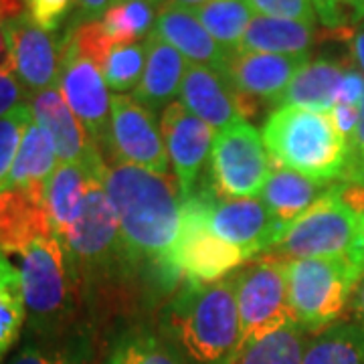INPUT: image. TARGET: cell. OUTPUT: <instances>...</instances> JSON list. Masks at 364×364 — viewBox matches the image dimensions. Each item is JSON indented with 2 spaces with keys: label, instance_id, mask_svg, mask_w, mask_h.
<instances>
[{
  "label": "cell",
  "instance_id": "cell-52",
  "mask_svg": "<svg viewBox=\"0 0 364 364\" xmlns=\"http://www.w3.org/2000/svg\"><path fill=\"white\" fill-rule=\"evenodd\" d=\"M105 364H126L124 363V356H122V350L117 348V344L114 346V348H112V354L107 356Z\"/></svg>",
  "mask_w": 364,
  "mask_h": 364
},
{
  "label": "cell",
  "instance_id": "cell-27",
  "mask_svg": "<svg viewBox=\"0 0 364 364\" xmlns=\"http://www.w3.org/2000/svg\"><path fill=\"white\" fill-rule=\"evenodd\" d=\"M301 364H364V326L334 322L306 346Z\"/></svg>",
  "mask_w": 364,
  "mask_h": 364
},
{
  "label": "cell",
  "instance_id": "cell-13",
  "mask_svg": "<svg viewBox=\"0 0 364 364\" xmlns=\"http://www.w3.org/2000/svg\"><path fill=\"white\" fill-rule=\"evenodd\" d=\"M57 90L71 107L81 126L90 134L100 152H107L109 142V117H112V95L105 83L102 69L93 61L81 57L65 39L61 53V71Z\"/></svg>",
  "mask_w": 364,
  "mask_h": 364
},
{
  "label": "cell",
  "instance_id": "cell-6",
  "mask_svg": "<svg viewBox=\"0 0 364 364\" xmlns=\"http://www.w3.org/2000/svg\"><path fill=\"white\" fill-rule=\"evenodd\" d=\"M363 277L350 255L289 261L287 284L296 322L310 334L334 324Z\"/></svg>",
  "mask_w": 364,
  "mask_h": 364
},
{
  "label": "cell",
  "instance_id": "cell-4",
  "mask_svg": "<svg viewBox=\"0 0 364 364\" xmlns=\"http://www.w3.org/2000/svg\"><path fill=\"white\" fill-rule=\"evenodd\" d=\"M28 338H61L73 332L79 287L57 237L39 239L21 253Z\"/></svg>",
  "mask_w": 364,
  "mask_h": 364
},
{
  "label": "cell",
  "instance_id": "cell-38",
  "mask_svg": "<svg viewBox=\"0 0 364 364\" xmlns=\"http://www.w3.org/2000/svg\"><path fill=\"white\" fill-rule=\"evenodd\" d=\"M28 16L45 31L55 33L65 23L77 0H25Z\"/></svg>",
  "mask_w": 364,
  "mask_h": 364
},
{
  "label": "cell",
  "instance_id": "cell-1",
  "mask_svg": "<svg viewBox=\"0 0 364 364\" xmlns=\"http://www.w3.org/2000/svg\"><path fill=\"white\" fill-rule=\"evenodd\" d=\"M104 188L119 223V235L130 265H144L164 282L176 284L181 273L174 249L181 233V193L164 176L112 162Z\"/></svg>",
  "mask_w": 364,
  "mask_h": 364
},
{
  "label": "cell",
  "instance_id": "cell-23",
  "mask_svg": "<svg viewBox=\"0 0 364 364\" xmlns=\"http://www.w3.org/2000/svg\"><path fill=\"white\" fill-rule=\"evenodd\" d=\"M95 176L77 164H57L51 178L45 184V207L53 235L63 241L69 229L83 213L87 191Z\"/></svg>",
  "mask_w": 364,
  "mask_h": 364
},
{
  "label": "cell",
  "instance_id": "cell-7",
  "mask_svg": "<svg viewBox=\"0 0 364 364\" xmlns=\"http://www.w3.org/2000/svg\"><path fill=\"white\" fill-rule=\"evenodd\" d=\"M287 263L289 261L273 253L249 261L235 273L241 350L296 322L289 304Z\"/></svg>",
  "mask_w": 364,
  "mask_h": 364
},
{
  "label": "cell",
  "instance_id": "cell-9",
  "mask_svg": "<svg viewBox=\"0 0 364 364\" xmlns=\"http://www.w3.org/2000/svg\"><path fill=\"white\" fill-rule=\"evenodd\" d=\"M358 229L360 219L342 200L340 182H336L324 198L287 229L273 253L287 261L350 255Z\"/></svg>",
  "mask_w": 364,
  "mask_h": 364
},
{
  "label": "cell",
  "instance_id": "cell-5",
  "mask_svg": "<svg viewBox=\"0 0 364 364\" xmlns=\"http://www.w3.org/2000/svg\"><path fill=\"white\" fill-rule=\"evenodd\" d=\"M61 243L75 273L79 294L83 287L104 286L105 279L132 267L122 243L116 210L100 178L91 181L83 213Z\"/></svg>",
  "mask_w": 364,
  "mask_h": 364
},
{
  "label": "cell",
  "instance_id": "cell-53",
  "mask_svg": "<svg viewBox=\"0 0 364 364\" xmlns=\"http://www.w3.org/2000/svg\"><path fill=\"white\" fill-rule=\"evenodd\" d=\"M360 26H363V31H364V21H363V23H360Z\"/></svg>",
  "mask_w": 364,
  "mask_h": 364
},
{
  "label": "cell",
  "instance_id": "cell-46",
  "mask_svg": "<svg viewBox=\"0 0 364 364\" xmlns=\"http://www.w3.org/2000/svg\"><path fill=\"white\" fill-rule=\"evenodd\" d=\"M26 14L25 0H0V23L9 25Z\"/></svg>",
  "mask_w": 364,
  "mask_h": 364
},
{
  "label": "cell",
  "instance_id": "cell-29",
  "mask_svg": "<svg viewBox=\"0 0 364 364\" xmlns=\"http://www.w3.org/2000/svg\"><path fill=\"white\" fill-rule=\"evenodd\" d=\"M156 16L154 0H116L102 16V25L116 45H134L152 33Z\"/></svg>",
  "mask_w": 364,
  "mask_h": 364
},
{
  "label": "cell",
  "instance_id": "cell-35",
  "mask_svg": "<svg viewBox=\"0 0 364 364\" xmlns=\"http://www.w3.org/2000/svg\"><path fill=\"white\" fill-rule=\"evenodd\" d=\"M33 119H35L33 109L25 102L11 109L6 116L0 117V191L4 188V182L11 174L23 136L26 128L33 124Z\"/></svg>",
  "mask_w": 364,
  "mask_h": 364
},
{
  "label": "cell",
  "instance_id": "cell-28",
  "mask_svg": "<svg viewBox=\"0 0 364 364\" xmlns=\"http://www.w3.org/2000/svg\"><path fill=\"white\" fill-rule=\"evenodd\" d=\"M195 14L208 35L229 53L239 51V45L253 21V9L247 0H208L196 9Z\"/></svg>",
  "mask_w": 364,
  "mask_h": 364
},
{
  "label": "cell",
  "instance_id": "cell-42",
  "mask_svg": "<svg viewBox=\"0 0 364 364\" xmlns=\"http://www.w3.org/2000/svg\"><path fill=\"white\" fill-rule=\"evenodd\" d=\"M25 91L14 75H0V117L23 104Z\"/></svg>",
  "mask_w": 364,
  "mask_h": 364
},
{
  "label": "cell",
  "instance_id": "cell-24",
  "mask_svg": "<svg viewBox=\"0 0 364 364\" xmlns=\"http://www.w3.org/2000/svg\"><path fill=\"white\" fill-rule=\"evenodd\" d=\"M316 41L314 26L255 14L237 53L310 55Z\"/></svg>",
  "mask_w": 364,
  "mask_h": 364
},
{
  "label": "cell",
  "instance_id": "cell-17",
  "mask_svg": "<svg viewBox=\"0 0 364 364\" xmlns=\"http://www.w3.org/2000/svg\"><path fill=\"white\" fill-rule=\"evenodd\" d=\"M310 55H273V53H233L223 77L239 93L269 105H279L287 85L304 67Z\"/></svg>",
  "mask_w": 364,
  "mask_h": 364
},
{
  "label": "cell",
  "instance_id": "cell-11",
  "mask_svg": "<svg viewBox=\"0 0 364 364\" xmlns=\"http://www.w3.org/2000/svg\"><path fill=\"white\" fill-rule=\"evenodd\" d=\"M195 193L205 198L208 229L249 257L275 249L286 237V227L261 198H219L207 184L195 188Z\"/></svg>",
  "mask_w": 364,
  "mask_h": 364
},
{
  "label": "cell",
  "instance_id": "cell-34",
  "mask_svg": "<svg viewBox=\"0 0 364 364\" xmlns=\"http://www.w3.org/2000/svg\"><path fill=\"white\" fill-rule=\"evenodd\" d=\"M117 348L122 350L126 364H184L181 354L168 340L160 338L152 332L132 334L119 340Z\"/></svg>",
  "mask_w": 364,
  "mask_h": 364
},
{
  "label": "cell",
  "instance_id": "cell-22",
  "mask_svg": "<svg viewBox=\"0 0 364 364\" xmlns=\"http://www.w3.org/2000/svg\"><path fill=\"white\" fill-rule=\"evenodd\" d=\"M336 182L308 178L287 168H273L261 191V200L269 207L275 219L287 229L304 217L310 208L324 198Z\"/></svg>",
  "mask_w": 364,
  "mask_h": 364
},
{
  "label": "cell",
  "instance_id": "cell-10",
  "mask_svg": "<svg viewBox=\"0 0 364 364\" xmlns=\"http://www.w3.org/2000/svg\"><path fill=\"white\" fill-rule=\"evenodd\" d=\"M251 259L245 251L219 239L205 221V198L193 193L182 200L181 233L174 249L176 269L191 284H215Z\"/></svg>",
  "mask_w": 364,
  "mask_h": 364
},
{
  "label": "cell",
  "instance_id": "cell-15",
  "mask_svg": "<svg viewBox=\"0 0 364 364\" xmlns=\"http://www.w3.org/2000/svg\"><path fill=\"white\" fill-rule=\"evenodd\" d=\"M160 130L170 164L174 168L178 193L184 200L195 193L203 168L210 158L217 130H213L200 117L193 116L181 102H172L164 107Z\"/></svg>",
  "mask_w": 364,
  "mask_h": 364
},
{
  "label": "cell",
  "instance_id": "cell-33",
  "mask_svg": "<svg viewBox=\"0 0 364 364\" xmlns=\"http://www.w3.org/2000/svg\"><path fill=\"white\" fill-rule=\"evenodd\" d=\"M146 67V45L134 43V45H116L105 65L102 67L105 83L112 91L124 93L134 91L138 87Z\"/></svg>",
  "mask_w": 364,
  "mask_h": 364
},
{
  "label": "cell",
  "instance_id": "cell-25",
  "mask_svg": "<svg viewBox=\"0 0 364 364\" xmlns=\"http://www.w3.org/2000/svg\"><path fill=\"white\" fill-rule=\"evenodd\" d=\"M346 67L334 59H316L299 71L287 85L279 105H298L330 112L336 105L340 83Z\"/></svg>",
  "mask_w": 364,
  "mask_h": 364
},
{
  "label": "cell",
  "instance_id": "cell-32",
  "mask_svg": "<svg viewBox=\"0 0 364 364\" xmlns=\"http://www.w3.org/2000/svg\"><path fill=\"white\" fill-rule=\"evenodd\" d=\"M91 346L83 334L61 338H28L9 364H90Z\"/></svg>",
  "mask_w": 364,
  "mask_h": 364
},
{
  "label": "cell",
  "instance_id": "cell-18",
  "mask_svg": "<svg viewBox=\"0 0 364 364\" xmlns=\"http://www.w3.org/2000/svg\"><path fill=\"white\" fill-rule=\"evenodd\" d=\"M55 237L45 207V184L0 191V251L23 253L39 239Z\"/></svg>",
  "mask_w": 364,
  "mask_h": 364
},
{
  "label": "cell",
  "instance_id": "cell-50",
  "mask_svg": "<svg viewBox=\"0 0 364 364\" xmlns=\"http://www.w3.org/2000/svg\"><path fill=\"white\" fill-rule=\"evenodd\" d=\"M208 0H158V11L160 9H186V11H196Z\"/></svg>",
  "mask_w": 364,
  "mask_h": 364
},
{
  "label": "cell",
  "instance_id": "cell-44",
  "mask_svg": "<svg viewBox=\"0 0 364 364\" xmlns=\"http://www.w3.org/2000/svg\"><path fill=\"white\" fill-rule=\"evenodd\" d=\"M116 0H77L75 9L77 13L71 23H90V21H102L105 11L114 4ZM158 6V0H154Z\"/></svg>",
  "mask_w": 364,
  "mask_h": 364
},
{
  "label": "cell",
  "instance_id": "cell-31",
  "mask_svg": "<svg viewBox=\"0 0 364 364\" xmlns=\"http://www.w3.org/2000/svg\"><path fill=\"white\" fill-rule=\"evenodd\" d=\"M308 334L298 322L243 348L235 364H301Z\"/></svg>",
  "mask_w": 364,
  "mask_h": 364
},
{
  "label": "cell",
  "instance_id": "cell-30",
  "mask_svg": "<svg viewBox=\"0 0 364 364\" xmlns=\"http://www.w3.org/2000/svg\"><path fill=\"white\" fill-rule=\"evenodd\" d=\"M26 322L21 272L0 251V363L14 346Z\"/></svg>",
  "mask_w": 364,
  "mask_h": 364
},
{
  "label": "cell",
  "instance_id": "cell-21",
  "mask_svg": "<svg viewBox=\"0 0 364 364\" xmlns=\"http://www.w3.org/2000/svg\"><path fill=\"white\" fill-rule=\"evenodd\" d=\"M146 67L144 75L132 97L152 112H160L181 93L182 79L188 69V61L166 41L150 33L146 39Z\"/></svg>",
  "mask_w": 364,
  "mask_h": 364
},
{
  "label": "cell",
  "instance_id": "cell-49",
  "mask_svg": "<svg viewBox=\"0 0 364 364\" xmlns=\"http://www.w3.org/2000/svg\"><path fill=\"white\" fill-rule=\"evenodd\" d=\"M350 55L354 67L364 75V31H358L350 43Z\"/></svg>",
  "mask_w": 364,
  "mask_h": 364
},
{
  "label": "cell",
  "instance_id": "cell-40",
  "mask_svg": "<svg viewBox=\"0 0 364 364\" xmlns=\"http://www.w3.org/2000/svg\"><path fill=\"white\" fill-rule=\"evenodd\" d=\"M336 104H350L360 105L364 104V75L356 67H346L344 77L340 83L338 97Z\"/></svg>",
  "mask_w": 364,
  "mask_h": 364
},
{
  "label": "cell",
  "instance_id": "cell-45",
  "mask_svg": "<svg viewBox=\"0 0 364 364\" xmlns=\"http://www.w3.org/2000/svg\"><path fill=\"white\" fill-rule=\"evenodd\" d=\"M0 75H14L13 43L4 23H0Z\"/></svg>",
  "mask_w": 364,
  "mask_h": 364
},
{
  "label": "cell",
  "instance_id": "cell-43",
  "mask_svg": "<svg viewBox=\"0 0 364 364\" xmlns=\"http://www.w3.org/2000/svg\"><path fill=\"white\" fill-rule=\"evenodd\" d=\"M310 2L320 23L328 28H342L348 23L338 0H310Z\"/></svg>",
  "mask_w": 364,
  "mask_h": 364
},
{
  "label": "cell",
  "instance_id": "cell-3",
  "mask_svg": "<svg viewBox=\"0 0 364 364\" xmlns=\"http://www.w3.org/2000/svg\"><path fill=\"white\" fill-rule=\"evenodd\" d=\"M261 138L277 168L324 182H342L348 172L350 146L336 130L330 112L282 105L265 119Z\"/></svg>",
  "mask_w": 364,
  "mask_h": 364
},
{
  "label": "cell",
  "instance_id": "cell-26",
  "mask_svg": "<svg viewBox=\"0 0 364 364\" xmlns=\"http://www.w3.org/2000/svg\"><path fill=\"white\" fill-rule=\"evenodd\" d=\"M57 164H59V160L55 154L53 142L39 124L33 119V124L26 128L25 136H23V142L16 152L11 174L4 182V188L47 184V181L51 178V174L57 168Z\"/></svg>",
  "mask_w": 364,
  "mask_h": 364
},
{
  "label": "cell",
  "instance_id": "cell-2",
  "mask_svg": "<svg viewBox=\"0 0 364 364\" xmlns=\"http://www.w3.org/2000/svg\"><path fill=\"white\" fill-rule=\"evenodd\" d=\"M162 332L184 364H235L241 354L235 273L215 284L184 282L164 312Z\"/></svg>",
  "mask_w": 364,
  "mask_h": 364
},
{
  "label": "cell",
  "instance_id": "cell-12",
  "mask_svg": "<svg viewBox=\"0 0 364 364\" xmlns=\"http://www.w3.org/2000/svg\"><path fill=\"white\" fill-rule=\"evenodd\" d=\"M105 154L114 162L138 166L158 176L168 174L166 144L154 112L126 93L112 95L109 142Z\"/></svg>",
  "mask_w": 364,
  "mask_h": 364
},
{
  "label": "cell",
  "instance_id": "cell-36",
  "mask_svg": "<svg viewBox=\"0 0 364 364\" xmlns=\"http://www.w3.org/2000/svg\"><path fill=\"white\" fill-rule=\"evenodd\" d=\"M63 39L75 49V51L93 61L95 65H105L107 57L112 49L116 47V43L109 39V35L104 31L102 21H90V23H71V26L65 31Z\"/></svg>",
  "mask_w": 364,
  "mask_h": 364
},
{
  "label": "cell",
  "instance_id": "cell-48",
  "mask_svg": "<svg viewBox=\"0 0 364 364\" xmlns=\"http://www.w3.org/2000/svg\"><path fill=\"white\" fill-rule=\"evenodd\" d=\"M350 310L352 316L356 318V322L364 326V277L358 282V286H356L354 294H352Z\"/></svg>",
  "mask_w": 364,
  "mask_h": 364
},
{
  "label": "cell",
  "instance_id": "cell-20",
  "mask_svg": "<svg viewBox=\"0 0 364 364\" xmlns=\"http://www.w3.org/2000/svg\"><path fill=\"white\" fill-rule=\"evenodd\" d=\"M152 33L174 47L188 63L205 65L225 75L233 53L225 51L217 41L208 35L195 11L186 9H160Z\"/></svg>",
  "mask_w": 364,
  "mask_h": 364
},
{
  "label": "cell",
  "instance_id": "cell-19",
  "mask_svg": "<svg viewBox=\"0 0 364 364\" xmlns=\"http://www.w3.org/2000/svg\"><path fill=\"white\" fill-rule=\"evenodd\" d=\"M178 97L193 116L207 122L213 130L221 132L243 119L237 105V91L221 73L205 65L188 63Z\"/></svg>",
  "mask_w": 364,
  "mask_h": 364
},
{
  "label": "cell",
  "instance_id": "cell-14",
  "mask_svg": "<svg viewBox=\"0 0 364 364\" xmlns=\"http://www.w3.org/2000/svg\"><path fill=\"white\" fill-rule=\"evenodd\" d=\"M28 105L33 109L35 122L53 142L59 164H77L102 181L107 168L104 154L71 112L61 91L57 87L39 91L31 95Z\"/></svg>",
  "mask_w": 364,
  "mask_h": 364
},
{
  "label": "cell",
  "instance_id": "cell-41",
  "mask_svg": "<svg viewBox=\"0 0 364 364\" xmlns=\"http://www.w3.org/2000/svg\"><path fill=\"white\" fill-rule=\"evenodd\" d=\"M363 182L364 184V104L360 109V122H358V130L354 136V142L350 146V164L348 172L342 182Z\"/></svg>",
  "mask_w": 364,
  "mask_h": 364
},
{
  "label": "cell",
  "instance_id": "cell-37",
  "mask_svg": "<svg viewBox=\"0 0 364 364\" xmlns=\"http://www.w3.org/2000/svg\"><path fill=\"white\" fill-rule=\"evenodd\" d=\"M253 13L272 18H286L304 25H316V11L310 0H247Z\"/></svg>",
  "mask_w": 364,
  "mask_h": 364
},
{
  "label": "cell",
  "instance_id": "cell-8",
  "mask_svg": "<svg viewBox=\"0 0 364 364\" xmlns=\"http://www.w3.org/2000/svg\"><path fill=\"white\" fill-rule=\"evenodd\" d=\"M208 188L219 198H255L272 174L261 134L245 119L217 132L207 166Z\"/></svg>",
  "mask_w": 364,
  "mask_h": 364
},
{
  "label": "cell",
  "instance_id": "cell-39",
  "mask_svg": "<svg viewBox=\"0 0 364 364\" xmlns=\"http://www.w3.org/2000/svg\"><path fill=\"white\" fill-rule=\"evenodd\" d=\"M360 105H350V104H336L330 109V117L336 126V130L344 136V140L352 146L354 142V136L358 130V122H360Z\"/></svg>",
  "mask_w": 364,
  "mask_h": 364
},
{
  "label": "cell",
  "instance_id": "cell-16",
  "mask_svg": "<svg viewBox=\"0 0 364 364\" xmlns=\"http://www.w3.org/2000/svg\"><path fill=\"white\" fill-rule=\"evenodd\" d=\"M6 26L13 43L14 77L21 83L25 95L31 97L39 91L57 87L63 37L41 28L28 13Z\"/></svg>",
  "mask_w": 364,
  "mask_h": 364
},
{
  "label": "cell",
  "instance_id": "cell-47",
  "mask_svg": "<svg viewBox=\"0 0 364 364\" xmlns=\"http://www.w3.org/2000/svg\"><path fill=\"white\" fill-rule=\"evenodd\" d=\"M346 21L352 25H358L364 21V0H338Z\"/></svg>",
  "mask_w": 364,
  "mask_h": 364
},
{
  "label": "cell",
  "instance_id": "cell-51",
  "mask_svg": "<svg viewBox=\"0 0 364 364\" xmlns=\"http://www.w3.org/2000/svg\"><path fill=\"white\" fill-rule=\"evenodd\" d=\"M350 259L364 272V221L360 223V229H358V235H356V241H354V245H352Z\"/></svg>",
  "mask_w": 364,
  "mask_h": 364
}]
</instances>
